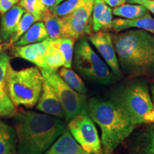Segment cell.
<instances>
[{"label": "cell", "instance_id": "6da1fadb", "mask_svg": "<svg viewBox=\"0 0 154 154\" xmlns=\"http://www.w3.org/2000/svg\"><path fill=\"white\" fill-rule=\"evenodd\" d=\"M13 118L17 154H43L66 128L61 119L33 111H17Z\"/></svg>", "mask_w": 154, "mask_h": 154}, {"label": "cell", "instance_id": "7a4b0ae2", "mask_svg": "<svg viewBox=\"0 0 154 154\" xmlns=\"http://www.w3.org/2000/svg\"><path fill=\"white\" fill-rule=\"evenodd\" d=\"M121 72L127 78L154 76V34L131 29L112 34Z\"/></svg>", "mask_w": 154, "mask_h": 154}, {"label": "cell", "instance_id": "3957f363", "mask_svg": "<svg viewBox=\"0 0 154 154\" xmlns=\"http://www.w3.org/2000/svg\"><path fill=\"white\" fill-rule=\"evenodd\" d=\"M86 111L101 130L103 154H113L134 129L135 125L128 116L110 99L91 98L87 101Z\"/></svg>", "mask_w": 154, "mask_h": 154}, {"label": "cell", "instance_id": "277c9868", "mask_svg": "<svg viewBox=\"0 0 154 154\" xmlns=\"http://www.w3.org/2000/svg\"><path fill=\"white\" fill-rule=\"evenodd\" d=\"M110 100L117 105L135 126L154 124V104L144 80L131 78L111 91Z\"/></svg>", "mask_w": 154, "mask_h": 154}, {"label": "cell", "instance_id": "5b68a950", "mask_svg": "<svg viewBox=\"0 0 154 154\" xmlns=\"http://www.w3.org/2000/svg\"><path fill=\"white\" fill-rule=\"evenodd\" d=\"M44 77L40 69L32 66L15 70L9 63L6 74V88L9 99L17 108L35 106L41 96Z\"/></svg>", "mask_w": 154, "mask_h": 154}, {"label": "cell", "instance_id": "8992f818", "mask_svg": "<svg viewBox=\"0 0 154 154\" xmlns=\"http://www.w3.org/2000/svg\"><path fill=\"white\" fill-rule=\"evenodd\" d=\"M73 63L79 74L92 82L109 85L113 82L115 76L106 62L94 51L87 38L76 40Z\"/></svg>", "mask_w": 154, "mask_h": 154}, {"label": "cell", "instance_id": "52a82bcc", "mask_svg": "<svg viewBox=\"0 0 154 154\" xmlns=\"http://www.w3.org/2000/svg\"><path fill=\"white\" fill-rule=\"evenodd\" d=\"M44 79L54 88L62 105L65 119L69 121L86 109L87 99L85 95L75 91L60 76L57 71L40 69Z\"/></svg>", "mask_w": 154, "mask_h": 154}, {"label": "cell", "instance_id": "ba28073f", "mask_svg": "<svg viewBox=\"0 0 154 154\" xmlns=\"http://www.w3.org/2000/svg\"><path fill=\"white\" fill-rule=\"evenodd\" d=\"M68 129L75 140L88 153L103 154L98 131L86 109L69 121Z\"/></svg>", "mask_w": 154, "mask_h": 154}, {"label": "cell", "instance_id": "9c48e42d", "mask_svg": "<svg viewBox=\"0 0 154 154\" xmlns=\"http://www.w3.org/2000/svg\"><path fill=\"white\" fill-rule=\"evenodd\" d=\"M94 0H88L66 16L62 17V37L75 40L93 33L92 14Z\"/></svg>", "mask_w": 154, "mask_h": 154}, {"label": "cell", "instance_id": "30bf717a", "mask_svg": "<svg viewBox=\"0 0 154 154\" xmlns=\"http://www.w3.org/2000/svg\"><path fill=\"white\" fill-rule=\"evenodd\" d=\"M88 40L99 51L116 78H122L116 52L113 43L112 34L106 31H99L88 36Z\"/></svg>", "mask_w": 154, "mask_h": 154}, {"label": "cell", "instance_id": "8fae6325", "mask_svg": "<svg viewBox=\"0 0 154 154\" xmlns=\"http://www.w3.org/2000/svg\"><path fill=\"white\" fill-rule=\"evenodd\" d=\"M50 47V41L48 38L38 43L28 44L20 47L13 46L11 53L15 57L21 58L35 64L39 69L46 68V57Z\"/></svg>", "mask_w": 154, "mask_h": 154}, {"label": "cell", "instance_id": "7c38bea8", "mask_svg": "<svg viewBox=\"0 0 154 154\" xmlns=\"http://www.w3.org/2000/svg\"><path fill=\"white\" fill-rule=\"evenodd\" d=\"M11 57L0 47V118H11L17 113V108L9 99L6 88V74Z\"/></svg>", "mask_w": 154, "mask_h": 154}, {"label": "cell", "instance_id": "4fadbf2b", "mask_svg": "<svg viewBox=\"0 0 154 154\" xmlns=\"http://www.w3.org/2000/svg\"><path fill=\"white\" fill-rule=\"evenodd\" d=\"M36 108L37 110L46 114L61 120L65 119L64 111L57 94L44 79L41 96L36 103Z\"/></svg>", "mask_w": 154, "mask_h": 154}, {"label": "cell", "instance_id": "5bb4252c", "mask_svg": "<svg viewBox=\"0 0 154 154\" xmlns=\"http://www.w3.org/2000/svg\"><path fill=\"white\" fill-rule=\"evenodd\" d=\"M132 28L146 31L154 34V18L149 11L138 18L131 19L117 18L112 20L109 30L119 33Z\"/></svg>", "mask_w": 154, "mask_h": 154}, {"label": "cell", "instance_id": "9a60e30c", "mask_svg": "<svg viewBox=\"0 0 154 154\" xmlns=\"http://www.w3.org/2000/svg\"><path fill=\"white\" fill-rule=\"evenodd\" d=\"M79 146L67 128L43 154H87Z\"/></svg>", "mask_w": 154, "mask_h": 154}, {"label": "cell", "instance_id": "2e32d148", "mask_svg": "<svg viewBox=\"0 0 154 154\" xmlns=\"http://www.w3.org/2000/svg\"><path fill=\"white\" fill-rule=\"evenodd\" d=\"M25 10L19 5H15L8 11L2 15L0 24V41L7 42L14 33L19 21Z\"/></svg>", "mask_w": 154, "mask_h": 154}, {"label": "cell", "instance_id": "e0dca14e", "mask_svg": "<svg viewBox=\"0 0 154 154\" xmlns=\"http://www.w3.org/2000/svg\"><path fill=\"white\" fill-rule=\"evenodd\" d=\"M113 20L112 9L104 0H94L92 14V29L94 32L109 31Z\"/></svg>", "mask_w": 154, "mask_h": 154}, {"label": "cell", "instance_id": "ac0fdd59", "mask_svg": "<svg viewBox=\"0 0 154 154\" xmlns=\"http://www.w3.org/2000/svg\"><path fill=\"white\" fill-rule=\"evenodd\" d=\"M17 144L14 127L0 120V154H17Z\"/></svg>", "mask_w": 154, "mask_h": 154}, {"label": "cell", "instance_id": "d6986e66", "mask_svg": "<svg viewBox=\"0 0 154 154\" xmlns=\"http://www.w3.org/2000/svg\"><path fill=\"white\" fill-rule=\"evenodd\" d=\"M48 38L49 35L44 22L42 21H38L34 23L13 46L20 47L38 43L44 41Z\"/></svg>", "mask_w": 154, "mask_h": 154}, {"label": "cell", "instance_id": "ffe728a7", "mask_svg": "<svg viewBox=\"0 0 154 154\" xmlns=\"http://www.w3.org/2000/svg\"><path fill=\"white\" fill-rule=\"evenodd\" d=\"M50 44L57 48L64 59V67L71 69L73 64L74 44L76 40L72 38L61 37L57 39H50Z\"/></svg>", "mask_w": 154, "mask_h": 154}, {"label": "cell", "instance_id": "44dd1931", "mask_svg": "<svg viewBox=\"0 0 154 154\" xmlns=\"http://www.w3.org/2000/svg\"><path fill=\"white\" fill-rule=\"evenodd\" d=\"M49 38L51 40L62 37V19L61 17L52 14L49 10L44 14L42 18Z\"/></svg>", "mask_w": 154, "mask_h": 154}, {"label": "cell", "instance_id": "7402d4cb", "mask_svg": "<svg viewBox=\"0 0 154 154\" xmlns=\"http://www.w3.org/2000/svg\"><path fill=\"white\" fill-rule=\"evenodd\" d=\"M58 73L60 75L61 78L63 79V81L73 90L86 96V92H87V88H86L85 84H84L82 79L80 78V76L76 72H74L72 69L62 66L59 69Z\"/></svg>", "mask_w": 154, "mask_h": 154}, {"label": "cell", "instance_id": "603a6c76", "mask_svg": "<svg viewBox=\"0 0 154 154\" xmlns=\"http://www.w3.org/2000/svg\"><path fill=\"white\" fill-rule=\"evenodd\" d=\"M147 12L145 7L138 4L125 3L112 9L113 15L128 19L138 18Z\"/></svg>", "mask_w": 154, "mask_h": 154}, {"label": "cell", "instance_id": "cb8c5ba5", "mask_svg": "<svg viewBox=\"0 0 154 154\" xmlns=\"http://www.w3.org/2000/svg\"><path fill=\"white\" fill-rule=\"evenodd\" d=\"M38 22V19L29 12L25 13L19 21L16 31L9 39V45L13 46L19 39V38L33 25L34 23Z\"/></svg>", "mask_w": 154, "mask_h": 154}, {"label": "cell", "instance_id": "d4e9b609", "mask_svg": "<svg viewBox=\"0 0 154 154\" xmlns=\"http://www.w3.org/2000/svg\"><path fill=\"white\" fill-rule=\"evenodd\" d=\"M88 0H65L63 2L49 9V11L59 17L66 16Z\"/></svg>", "mask_w": 154, "mask_h": 154}, {"label": "cell", "instance_id": "484cf974", "mask_svg": "<svg viewBox=\"0 0 154 154\" xmlns=\"http://www.w3.org/2000/svg\"><path fill=\"white\" fill-rule=\"evenodd\" d=\"M19 5L25 11L35 16L38 21H42L44 14L49 10L44 7L41 0H19Z\"/></svg>", "mask_w": 154, "mask_h": 154}, {"label": "cell", "instance_id": "4316f807", "mask_svg": "<svg viewBox=\"0 0 154 154\" xmlns=\"http://www.w3.org/2000/svg\"><path fill=\"white\" fill-rule=\"evenodd\" d=\"M50 41V40H49ZM46 68L53 71L59 70L61 67L64 66V59L59 49L50 44V47L45 61Z\"/></svg>", "mask_w": 154, "mask_h": 154}, {"label": "cell", "instance_id": "83f0119b", "mask_svg": "<svg viewBox=\"0 0 154 154\" xmlns=\"http://www.w3.org/2000/svg\"><path fill=\"white\" fill-rule=\"evenodd\" d=\"M19 0H0V14L3 15L17 3Z\"/></svg>", "mask_w": 154, "mask_h": 154}, {"label": "cell", "instance_id": "f1b7e54d", "mask_svg": "<svg viewBox=\"0 0 154 154\" xmlns=\"http://www.w3.org/2000/svg\"><path fill=\"white\" fill-rule=\"evenodd\" d=\"M129 4H138L147 9L151 14L154 15V0H130L128 2Z\"/></svg>", "mask_w": 154, "mask_h": 154}, {"label": "cell", "instance_id": "f546056e", "mask_svg": "<svg viewBox=\"0 0 154 154\" xmlns=\"http://www.w3.org/2000/svg\"><path fill=\"white\" fill-rule=\"evenodd\" d=\"M145 152L146 154H154V129L146 141Z\"/></svg>", "mask_w": 154, "mask_h": 154}, {"label": "cell", "instance_id": "4dcf8cb0", "mask_svg": "<svg viewBox=\"0 0 154 154\" xmlns=\"http://www.w3.org/2000/svg\"><path fill=\"white\" fill-rule=\"evenodd\" d=\"M46 8L49 9L56 5V0H41Z\"/></svg>", "mask_w": 154, "mask_h": 154}, {"label": "cell", "instance_id": "1f68e13d", "mask_svg": "<svg viewBox=\"0 0 154 154\" xmlns=\"http://www.w3.org/2000/svg\"><path fill=\"white\" fill-rule=\"evenodd\" d=\"M151 94H152V101H153V103L154 104V84H152L151 86Z\"/></svg>", "mask_w": 154, "mask_h": 154}, {"label": "cell", "instance_id": "d6a6232c", "mask_svg": "<svg viewBox=\"0 0 154 154\" xmlns=\"http://www.w3.org/2000/svg\"><path fill=\"white\" fill-rule=\"evenodd\" d=\"M63 1H65V0H56V5L55 6L59 5V4H61V2H63Z\"/></svg>", "mask_w": 154, "mask_h": 154}, {"label": "cell", "instance_id": "836d02e7", "mask_svg": "<svg viewBox=\"0 0 154 154\" xmlns=\"http://www.w3.org/2000/svg\"><path fill=\"white\" fill-rule=\"evenodd\" d=\"M128 1H130V0H122V2H123V4H125V3L128 2Z\"/></svg>", "mask_w": 154, "mask_h": 154}, {"label": "cell", "instance_id": "e575fe53", "mask_svg": "<svg viewBox=\"0 0 154 154\" xmlns=\"http://www.w3.org/2000/svg\"><path fill=\"white\" fill-rule=\"evenodd\" d=\"M87 154H92V153H87Z\"/></svg>", "mask_w": 154, "mask_h": 154}]
</instances>
